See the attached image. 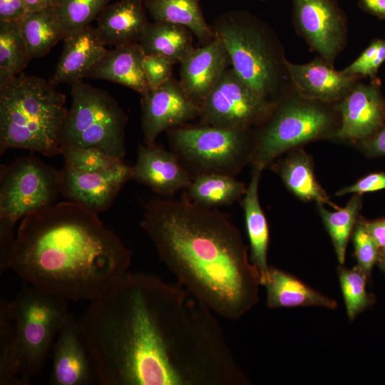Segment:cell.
Masks as SVG:
<instances>
[{
	"label": "cell",
	"mask_w": 385,
	"mask_h": 385,
	"mask_svg": "<svg viewBox=\"0 0 385 385\" xmlns=\"http://www.w3.org/2000/svg\"><path fill=\"white\" fill-rule=\"evenodd\" d=\"M78 319L101 385H225L237 367L215 314L178 282L128 272Z\"/></svg>",
	"instance_id": "obj_1"
},
{
	"label": "cell",
	"mask_w": 385,
	"mask_h": 385,
	"mask_svg": "<svg viewBox=\"0 0 385 385\" xmlns=\"http://www.w3.org/2000/svg\"><path fill=\"white\" fill-rule=\"evenodd\" d=\"M140 225L177 282L217 315L237 321L259 302V273L224 214L185 197L152 198Z\"/></svg>",
	"instance_id": "obj_2"
},
{
	"label": "cell",
	"mask_w": 385,
	"mask_h": 385,
	"mask_svg": "<svg viewBox=\"0 0 385 385\" xmlns=\"http://www.w3.org/2000/svg\"><path fill=\"white\" fill-rule=\"evenodd\" d=\"M98 215L65 200L27 215L19 222L6 271L67 301L98 298L129 272L132 259Z\"/></svg>",
	"instance_id": "obj_3"
},
{
	"label": "cell",
	"mask_w": 385,
	"mask_h": 385,
	"mask_svg": "<svg viewBox=\"0 0 385 385\" xmlns=\"http://www.w3.org/2000/svg\"><path fill=\"white\" fill-rule=\"evenodd\" d=\"M67 300L26 284L0 302V385H29L68 319Z\"/></svg>",
	"instance_id": "obj_4"
},
{
	"label": "cell",
	"mask_w": 385,
	"mask_h": 385,
	"mask_svg": "<svg viewBox=\"0 0 385 385\" xmlns=\"http://www.w3.org/2000/svg\"><path fill=\"white\" fill-rule=\"evenodd\" d=\"M66 102V96L41 77L20 73L0 84V154L11 149L61 154Z\"/></svg>",
	"instance_id": "obj_5"
},
{
	"label": "cell",
	"mask_w": 385,
	"mask_h": 385,
	"mask_svg": "<svg viewBox=\"0 0 385 385\" xmlns=\"http://www.w3.org/2000/svg\"><path fill=\"white\" fill-rule=\"evenodd\" d=\"M212 29L232 69L252 91L277 103L291 88L284 48L266 22L245 10L220 15Z\"/></svg>",
	"instance_id": "obj_6"
},
{
	"label": "cell",
	"mask_w": 385,
	"mask_h": 385,
	"mask_svg": "<svg viewBox=\"0 0 385 385\" xmlns=\"http://www.w3.org/2000/svg\"><path fill=\"white\" fill-rule=\"evenodd\" d=\"M252 140L250 163L264 170L284 153L317 140L335 138V105L306 98L292 88L277 103Z\"/></svg>",
	"instance_id": "obj_7"
},
{
	"label": "cell",
	"mask_w": 385,
	"mask_h": 385,
	"mask_svg": "<svg viewBox=\"0 0 385 385\" xmlns=\"http://www.w3.org/2000/svg\"><path fill=\"white\" fill-rule=\"evenodd\" d=\"M62 170L34 155L0 167V274L6 272L16 224L27 215L57 202Z\"/></svg>",
	"instance_id": "obj_8"
},
{
	"label": "cell",
	"mask_w": 385,
	"mask_h": 385,
	"mask_svg": "<svg viewBox=\"0 0 385 385\" xmlns=\"http://www.w3.org/2000/svg\"><path fill=\"white\" fill-rule=\"evenodd\" d=\"M71 104L61 135V148H95L123 159L128 117L108 92L82 81L71 84Z\"/></svg>",
	"instance_id": "obj_9"
},
{
	"label": "cell",
	"mask_w": 385,
	"mask_h": 385,
	"mask_svg": "<svg viewBox=\"0 0 385 385\" xmlns=\"http://www.w3.org/2000/svg\"><path fill=\"white\" fill-rule=\"evenodd\" d=\"M168 131L173 153L197 175L222 173L235 176L250 162V131L209 125L178 126Z\"/></svg>",
	"instance_id": "obj_10"
},
{
	"label": "cell",
	"mask_w": 385,
	"mask_h": 385,
	"mask_svg": "<svg viewBox=\"0 0 385 385\" xmlns=\"http://www.w3.org/2000/svg\"><path fill=\"white\" fill-rule=\"evenodd\" d=\"M277 103L259 96L231 68H227L200 106L202 124L250 131L260 126Z\"/></svg>",
	"instance_id": "obj_11"
},
{
	"label": "cell",
	"mask_w": 385,
	"mask_h": 385,
	"mask_svg": "<svg viewBox=\"0 0 385 385\" xmlns=\"http://www.w3.org/2000/svg\"><path fill=\"white\" fill-rule=\"evenodd\" d=\"M292 19L310 49L334 65L348 37L347 17L336 0H292Z\"/></svg>",
	"instance_id": "obj_12"
},
{
	"label": "cell",
	"mask_w": 385,
	"mask_h": 385,
	"mask_svg": "<svg viewBox=\"0 0 385 385\" xmlns=\"http://www.w3.org/2000/svg\"><path fill=\"white\" fill-rule=\"evenodd\" d=\"M141 96V127L145 145L155 143L163 131L183 125L200 115V106L173 77Z\"/></svg>",
	"instance_id": "obj_13"
},
{
	"label": "cell",
	"mask_w": 385,
	"mask_h": 385,
	"mask_svg": "<svg viewBox=\"0 0 385 385\" xmlns=\"http://www.w3.org/2000/svg\"><path fill=\"white\" fill-rule=\"evenodd\" d=\"M335 107L339 115L335 138L339 140L361 143L385 123V98L377 78L369 83L359 81Z\"/></svg>",
	"instance_id": "obj_14"
},
{
	"label": "cell",
	"mask_w": 385,
	"mask_h": 385,
	"mask_svg": "<svg viewBox=\"0 0 385 385\" xmlns=\"http://www.w3.org/2000/svg\"><path fill=\"white\" fill-rule=\"evenodd\" d=\"M61 170V195L97 214L111 207L132 175V166L125 162L100 173L83 172L65 165Z\"/></svg>",
	"instance_id": "obj_15"
},
{
	"label": "cell",
	"mask_w": 385,
	"mask_h": 385,
	"mask_svg": "<svg viewBox=\"0 0 385 385\" xmlns=\"http://www.w3.org/2000/svg\"><path fill=\"white\" fill-rule=\"evenodd\" d=\"M292 89L300 96L335 105L360 81L361 77L337 71L319 56L307 63H287Z\"/></svg>",
	"instance_id": "obj_16"
},
{
	"label": "cell",
	"mask_w": 385,
	"mask_h": 385,
	"mask_svg": "<svg viewBox=\"0 0 385 385\" xmlns=\"http://www.w3.org/2000/svg\"><path fill=\"white\" fill-rule=\"evenodd\" d=\"M51 356L49 384L88 385L96 381L78 321L71 314L56 337Z\"/></svg>",
	"instance_id": "obj_17"
},
{
	"label": "cell",
	"mask_w": 385,
	"mask_h": 385,
	"mask_svg": "<svg viewBox=\"0 0 385 385\" xmlns=\"http://www.w3.org/2000/svg\"><path fill=\"white\" fill-rule=\"evenodd\" d=\"M192 178L178 156L156 143L140 144L131 180L150 188L161 197H172L187 189Z\"/></svg>",
	"instance_id": "obj_18"
},
{
	"label": "cell",
	"mask_w": 385,
	"mask_h": 385,
	"mask_svg": "<svg viewBox=\"0 0 385 385\" xmlns=\"http://www.w3.org/2000/svg\"><path fill=\"white\" fill-rule=\"evenodd\" d=\"M180 67V83L188 97L200 107L230 65L222 43L216 36L202 47L195 48Z\"/></svg>",
	"instance_id": "obj_19"
},
{
	"label": "cell",
	"mask_w": 385,
	"mask_h": 385,
	"mask_svg": "<svg viewBox=\"0 0 385 385\" xmlns=\"http://www.w3.org/2000/svg\"><path fill=\"white\" fill-rule=\"evenodd\" d=\"M63 42L61 57L49 81L55 86L82 81L108 51L96 28L91 26L67 35Z\"/></svg>",
	"instance_id": "obj_20"
},
{
	"label": "cell",
	"mask_w": 385,
	"mask_h": 385,
	"mask_svg": "<svg viewBox=\"0 0 385 385\" xmlns=\"http://www.w3.org/2000/svg\"><path fill=\"white\" fill-rule=\"evenodd\" d=\"M144 55L139 42L115 46L93 66L86 78L112 81L143 96L150 90L143 67Z\"/></svg>",
	"instance_id": "obj_21"
},
{
	"label": "cell",
	"mask_w": 385,
	"mask_h": 385,
	"mask_svg": "<svg viewBox=\"0 0 385 385\" xmlns=\"http://www.w3.org/2000/svg\"><path fill=\"white\" fill-rule=\"evenodd\" d=\"M144 0H120L99 14L96 31L106 46L140 42L149 24Z\"/></svg>",
	"instance_id": "obj_22"
},
{
	"label": "cell",
	"mask_w": 385,
	"mask_h": 385,
	"mask_svg": "<svg viewBox=\"0 0 385 385\" xmlns=\"http://www.w3.org/2000/svg\"><path fill=\"white\" fill-rule=\"evenodd\" d=\"M262 170L253 167L250 182L242 197V207L250 246V261L259 273L261 285L264 286L269 277L270 266L267 262L269 227L258 193Z\"/></svg>",
	"instance_id": "obj_23"
},
{
	"label": "cell",
	"mask_w": 385,
	"mask_h": 385,
	"mask_svg": "<svg viewBox=\"0 0 385 385\" xmlns=\"http://www.w3.org/2000/svg\"><path fill=\"white\" fill-rule=\"evenodd\" d=\"M266 287V305L270 309L318 306L330 309L337 307L334 299L314 289L294 275L270 267Z\"/></svg>",
	"instance_id": "obj_24"
},
{
	"label": "cell",
	"mask_w": 385,
	"mask_h": 385,
	"mask_svg": "<svg viewBox=\"0 0 385 385\" xmlns=\"http://www.w3.org/2000/svg\"><path fill=\"white\" fill-rule=\"evenodd\" d=\"M275 170L285 186L299 199L329 205L335 210L339 208L317 181L313 160L303 149L298 148L289 151L277 163Z\"/></svg>",
	"instance_id": "obj_25"
},
{
	"label": "cell",
	"mask_w": 385,
	"mask_h": 385,
	"mask_svg": "<svg viewBox=\"0 0 385 385\" xmlns=\"http://www.w3.org/2000/svg\"><path fill=\"white\" fill-rule=\"evenodd\" d=\"M144 6L154 21L183 26L204 43L215 37L203 16L200 0H144Z\"/></svg>",
	"instance_id": "obj_26"
},
{
	"label": "cell",
	"mask_w": 385,
	"mask_h": 385,
	"mask_svg": "<svg viewBox=\"0 0 385 385\" xmlns=\"http://www.w3.org/2000/svg\"><path fill=\"white\" fill-rule=\"evenodd\" d=\"M192 34L183 26L154 21L149 23L139 43L145 54L161 55L181 63L195 49Z\"/></svg>",
	"instance_id": "obj_27"
},
{
	"label": "cell",
	"mask_w": 385,
	"mask_h": 385,
	"mask_svg": "<svg viewBox=\"0 0 385 385\" xmlns=\"http://www.w3.org/2000/svg\"><path fill=\"white\" fill-rule=\"evenodd\" d=\"M246 190L245 183L233 175L204 173L192 178L185 197L195 204L212 208L233 204L243 197Z\"/></svg>",
	"instance_id": "obj_28"
},
{
	"label": "cell",
	"mask_w": 385,
	"mask_h": 385,
	"mask_svg": "<svg viewBox=\"0 0 385 385\" xmlns=\"http://www.w3.org/2000/svg\"><path fill=\"white\" fill-rule=\"evenodd\" d=\"M19 24L31 59L43 57L64 38L54 6L28 12L19 21Z\"/></svg>",
	"instance_id": "obj_29"
},
{
	"label": "cell",
	"mask_w": 385,
	"mask_h": 385,
	"mask_svg": "<svg viewBox=\"0 0 385 385\" xmlns=\"http://www.w3.org/2000/svg\"><path fill=\"white\" fill-rule=\"evenodd\" d=\"M317 210L324 225L331 238L339 265L345 261L349 240L362 205V195L354 194L345 207L335 211H329L324 205L318 203Z\"/></svg>",
	"instance_id": "obj_30"
},
{
	"label": "cell",
	"mask_w": 385,
	"mask_h": 385,
	"mask_svg": "<svg viewBox=\"0 0 385 385\" xmlns=\"http://www.w3.org/2000/svg\"><path fill=\"white\" fill-rule=\"evenodd\" d=\"M31 60L19 21H0V84L20 74Z\"/></svg>",
	"instance_id": "obj_31"
},
{
	"label": "cell",
	"mask_w": 385,
	"mask_h": 385,
	"mask_svg": "<svg viewBox=\"0 0 385 385\" xmlns=\"http://www.w3.org/2000/svg\"><path fill=\"white\" fill-rule=\"evenodd\" d=\"M337 272L346 314L353 321L375 301V297L366 288L369 279L358 265L349 269L340 265Z\"/></svg>",
	"instance_id": "obj_32"
},
{
	"label": "cell",
	"mask_w": 385,
	"mask_h": 385,
	"mask_svg": "<svg viewBox=\"0 0 385 385\" xmlns=\"http://www.w3.org/2000/svg\"><path fill=\"white\" fill-rule=\"evenodd\" d=\"M111 0H56L54 7L61 23L64 38L90 26Z\"/></svg>",
	"instance_id": "obj_33"
},
{
	"label": "cell",
	"mask_w": 385,
	"mask_h": 385,
	"mask_svg": "<svg viewBox=\"0 0 385 385\" xmlns=\"http://www.w3.org/2000/svg\"><path fill=\"white\" fill-rule=\"evenodd\" d=\"M64 165L86 173H100L113 169L124 162L95 148H63Z\"/></svg>",
	"instance_id": "obj_34"
},
{
	"label": "cell",
	"mask_w": 385,
	"mask_h": 385,
	"mask_svg": "<svg viewBox=\"0 0 385 385\" xmlns=\"http://www.w3.org/2000/svg\"><path fill=\"white\" fill-rule=\"evenodd\" d=\"M354 256L357 265L371 278L372 270L377 264L380 249L369 232L364 220L359 217L351 234Z\"/></svg>",
	"instance_id": "obj_35"
},
{
	"label": "cell",
	"mask_w": 385,
	"mask_h": 385,
	"mask_svg": "<svg viewBox=\"0 0 385 385\" xmlns=\"http://www.w3.org/2000/svg\"><path fill=\"white\" fill-rule=\"evenodd\" d=\"M385 61V40L375 39L359 56L343 70L344 73L376 78L379 68Z\"/></svg>",
	"instance_id": "obj_36"
},
{
	"label": "cell",
	"mask_w": 385,
	"mask_h": 385,
	"mask_svg": "<svg viewBox=\"0 0 385 385\" xmlns=\"http://www.w3.org/2000/svg\"><path fill=\"white\" fill-rule=\"evenodd\" d=\"M174 64L163 56L145 53L143 67L150 89L158 88L172 78Z\"/></svg>",
	"instance_id": "obj_37"
},
{
	"label": "cell",
	"mask_w": 385,
	"mask_h": 385,
	"mask_svg": "<svg viewBox=\"0 0 385 385\" xmlns=\"http://www.w3.org/2000/svg\"><path fill=\"white\" fill-rule=\"evenodd\" d=\"M383 189H385V173H374L366 175L351 185L341 188L335 192V195L342 196L350 193L362 195Z\"/></svg>",
	"instance_id": "obj_38"
},
{
	"label": "cell",
	"mask_w": 385,
	"mask_h": 385,
	"mask_svg": "<svg viewBox=\"0 0 385 385\" xmlns=\"http://www.w3.org/2000/svg\"><path fill=\"white\" fill-rule=\"evenodd\" d=\"M27 13L23 0H0L1 21H19Z\"/></svg>",
	"instance_id": "obj_39"
},
{
	"label": "cell",
	"mask_w": 385,
	"mask_h": 385,
	"mask_svg": "<svg viewBox=\"0 0 385 385\" xmlns=\"http://www.w3.org/2000/svg\"><path fill=\"white\" fill-rule=\"evenodd\" d=\"M360 143L364 151L369 156L385 155V123L372 135Z\"/></svg>",
	"instance_id": "obj_40"
},
{
	"label": "cell",
	"mask_w": 385,
	"mask_h": 385,
	"mask_svg": "<svg viewBox=\"0 0 385 385\" xmlns=\"http://www.w3.org/2000/svg\"><path fill=\"white\" fill-rule=\"evenodd\" d=\"M366 227L379 246L380 250H385V217L372 221H366Z\"/></svg>",
	"instance_id": "obj_41"
},
{
	"label": "cell",
	"mask_w": 385,
	"mask_h": 385,
	"mask_svg": "<svg viewBox=\"0 0 385 385\" xmlns=\"http://www.w3.org/2000/svg\"><path fill=\"white\" fill-rule=\"evenodd\" d=\"M359 6L365 12L385 20V0H359Z\"/></svg>",
	"instance_id": "obj_42"
},
{
	"label": "cell",
	"mask_w": 385,
	"mask_h": 385,
	"mask_svg": "<svg viewBox=\"0 0 385 385\" xmlns=\"http://www.w3.org/2000/svg\"><path fill=\"white\" fill-rule=\"evenodd\" d=\"M56 0H23L28 12L54 6Z\"/></svg>",
	"instance_id": "obj_43"
},
{
	"label": "cell",
	"mask_w": 385,
	"mask_h": 385,
	"mask_svg": "<svg viewBox=\"0 0 385 385\" xmlns=\"http://www.w3.org/2000/svg\"><path fill=\"white\" fill-rule=\"evenodd\" d=\"M377 264L379 267L385 272V250H380Z\"/></svg>",
	"instance_id": "obj_44"
},
{
	"label": "cell",
	"mask_w": 385,
	"mask_h": 385,
	"mask_svg": "<svg viewBox=\"0 0 385 385\" xmlns=\"http://www.w3.org/2000/svg\"><path fill=\"white\" fill-rule=\"evenodd\" d=\"M261 1H266V0H261Z\"/></svg>",
	"instance_id": "obj_45"
}]
</instances>
